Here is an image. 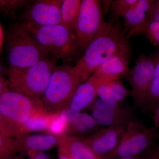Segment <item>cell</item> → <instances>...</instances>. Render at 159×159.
<instances>
[{
	"mask_svg": "<svg viewBox=\"0 0 159 159\" xmlns=\"http://www.w3.org/2000/svg\"><path fill=\"white\" fill-rule=\"evenodd\" d=\"M138 0H114L111 1L109 8L114 20L123 16Z\"/></svg>",
	"mask_w": 159,
	"mask_h": 159,
	"instance_id": "cell-25",
	"label": "cell"
},
{
	"mask_svg": "<svg viewBox=\"0 0 159 159\" xmlns=\"http://www.w3.org/2000/svg\"><path fill=\"white\" fill-rule=\"evenodd\" d=\"M101 84L93 75L89 77L85 82L77 87L71 99L69 108L77 111L89 108L98 98L97 89Z\"/></svg>",
	"mask_w": 159,
	"mask_h": 159,
	"instance_id": "cell-17",
	"label": "cell"
},
{
	"mask_svg": "<svg viewBox=\"0 0 159 159\" xmlns=\"http://www.w3.org/2000/svg\"><path fill=\"white\" fill-rule=\"evenodd\" d=\"M84 82L74 66H57L51 74L43 96L44 108L48 114L59 113L69 108L77 87Z\"/></svg>",
	"mask_w": 159,
	"mask_h": 159,
	"instance_id": "cell-4",
	"label": "cell"
},
{
	"mask_svg": "<svg viewBox=\"0 0 159 159\" xmlns=\"http://www.w3.org/2000/svg\"><path fill=\"white\" fill-rule=\"evenodd\" d=\"M89 108L92 116L99 126H126L134 119L130 109L111 100L97 98Z\"/></svg>",
	"mask_w": 159,
	"mask_h": 159,
	"instance_id": "cell-10",
	"label": "cell"
},
{
	"mask_svg": "<svg viewBox=\"0 0 159 159\" xmlns=\"http://www.w3.org/2000/svg\"><path fill=\"white\" fill-rule=\"evenodd\" d=\"M131 52L114 54L101 65L93 74L101 84L112 80L125 78L129 68Z\"/></svg>",
	"mask_w": 159,
	"mask_h": 159,
	"instance_id": "cell-14",
	"label": "cell"
},
{
	"mask_svg": "<svg viewBox=\"0 0 159 159\" xmlns=\"http://www.w3.org/2000/svg\"><path fill=\"white\" fill-rule=\"evenodd\" d=\"M31 159H50L48 154L43 151H39Z\"/></svg>",
	"mask_w": 159,
	"mask_h": 159,
	"instance_id": "cell-31",
	"label": "cell"
},
{
	"mask_svg": "<svg viewBox=\"0 0 159 159\" xmlns=\"http://www.w3.org/2000/svg\"><path fill=\"white\" fill-rule=\"evenodd\" d=\"M129 52H131V48L125 31L121 23L117 22L89 44L74 67L85 82L91 74L114 54Z\"/></svg>",
	"mask_w": 159,
	"mask_h": 159,
	"instance_id": "cell-1",
	"label": "cell"
},
{
	"mask_svg": "<svg viewBox=\"0 0 159 159\" xmlns=\"http://www.w3.org/2000/svg\"><path fill=\"white\" fill-rule=\"evenodd\" d=\"M0 132L6 136L13 139L11 129L0 112Z\"/></svg>",
	"mask_w": 159,
	"mask_h": 159,
	"instance_id": "cell-29",
	"label": "cell"
},
{
	"mask_svg": "<svg viewBox=\"0 0 159 159\" xmlns=\"http://www.w3.org/2000/svg\"><path fill=\"white\" fill-rule=\"evenodd\" d=\"M159 105V61L157 63L153 80L144 107L147 110L154 111Z\"/></svg>",
	"mask_w": 159,
	"mask_h": 159,
	"instance_id": "cell-22",
	"label": "cell"
},
{
	"mask_svg": "<svg viewBox=\"0 0 159 159\" xmlns=\"http://www.w3.org/2000/svg\"><path fill=\"white\" fill-rule=\"evenodd\" d=\"M151 21L159 22V0L153 1L148 11L146 23Z\"/></svg>",
	"mask_w": 159,
	"mask_h": 159,
	"instance_id": "cell-28",
	"label": "cell"
},
{
	"mask_svg": "<svg viewBox=\"0 0 159 159\" xmlns=\"http://www.w3.org/2000/svg\"><path fill=\"white\" fill-rule=\"evenodd\" d=\"M152 159H157V158L156 156H154L153 158H152Z\"/></svg>",
	"mask_w": 159,
	"mask_h": 159,
	"instance_id": "cell-37",
	"label": "cell"
},
{
	"mask_svg": "<svg viewBox=\"0 0 159 159\" xmlns=\"http://www.w3.org/2000/svg\"><path fill=\"white\" fill-rule=\"evenodd\" d=\"M100 1L82 0L77 20L76 35L80 51H84L95 38L111 25L105 22Z\"/></svg>",
	"mask_w": 159,
	"mask_h": 159,
	"instance_id": "cell-8",
	"label": "cell"
},
{
	"mask_svg": "<svg viewBox=\"0 0 159 159\" xmlns=\"http://www.w3.org/2000/svg\"><path fill=\"white\" fill-rule=\"evenodd\" d=\"M60 115L67 124L66 134L70 135L84 139L83 136H89L101 128L93 116L87 113L68 108Z\"/></svg>",
	"mask_w": 159,
	"mask_h": 159,
	"instance_id": "cell-13",
	"label": "cell"
},
{
	"mask_svg": "<svg viewBox=\"0 0 159 159\" xmlns=\"http://www.w3.org/2000/svg\"><path fill=\"white\" fill-rule=\"evenodd\" d=\"M140 155H139L134 156L125 157L121 158L119 159H148L147 158H145L142 157H140Z\"/></svg>",
	"mask_w": 159,
	"mask_h": 159,
	"instance_id": "cell-34",
	"label": "cell"
},
{
	"mask_svg": "<svg viewBox=\"0 0 159 159\" xmlns=\"http://www.w3.org/2000/svg\"><path fill=\"white\" fill-rule=\"evenodd\" d=\"M61 1H35L25 11L24 17L25 22L41 27L59 25L61 22Z\"/></svg>",
	"mask_w": 159,
	"mask_h": 159,
	"instance_id": "cell-11",
	"label": "cell"
},
{
	"mask_svg": "<svg viewBox=\"0 0 159 159\" xmlns=\"http://www.w3.org/2000/svg\"><path fill=\"white\" fill-rule=\"evenodd\" d=\"M97 94L99 98L120 103L131 95V92L120 80H116L99 85Z\"/></svg>",
	"mask_w": 159,
	"mask_h": 159,
	"instance_id": "cell-19",
	"label": "cell"
},
{
	"mask_svg": "<svg viewBox=\"0 0 159 159\" xmlns=\"http://www.w3.org/2000/svg\"><path fill=\"white\" fill-rule=\"evenodd\" d=\"M81 2L80 0H63L61 6V25L76 34Z\"/></svg>",
	"mask_w": 159,
	"mask_h": 159,
	"instance_id": "cell-20",
	"label": "cell"
},
{
	"mask_svg": "<svg viewBox=\"0 0 159 159\" xmlns=\"http://www.w3.org/2000/svg\"><path fill=\"white\" fill-rule=\"evenodd\" d=\"M155 126L147 127L134 119L126 125L116 148L102 157L103 159H119L139 155L154 143L157 137Z\"/></svg>",
	"mask_w": 159,
	"mask_h": 159,
	"instance_id": "cell-6",
	"label": "cell"
},
{
	"mask_svg": "<svg viewBox=\"0 0 159 159\" xmlns=\"http://www.w3.org/2000/svg\"><path fill=\"white\" fill-rule=\"evenodd\" d=\"M19 151L34 150L44 151L51 149L57 145V137L51 134H28L15 139Z\"/></svg>",
	"mask_w": 159,
	"mask_h": 159,
	"instance_id": "cell-18",
	"label": "cell"
},
{
	"mask_svg": "<svg viewBox=\"0 0 159 159\" xmlns=\"http://www.w3.org/2000/svg\"></svg>",
	"mask_w": 159,
	"mask_h": 159,
	"instance_id": "cell-40",
	"label": "cell"
},
{
	"mask_svg": "<svg viewBox=\"0 0 159 159\" xmlns=\"http://www.w3.org/2000/svg\"><path fill=\"white\" fill-rule=\"evenodd\" d=\"M59 159H71L68 157L59 154Z\"/></svg>",
	"mask_w": 159,
	"mask_h": 159,
	"instance_id": "cell-36",
	"label": "cell"
},
{
	"mask_svg": "<svg viewBox=\"0 0 159 159\" xmlns=\"http://www.w3.org/2000/svg\"><path fill=\"white\" fill-rule=\"evenodd\" d=\"M57 60L51 57L28 67L9 68L7 72L9 90L30 98L41 99L57 67Z\"/></svg>",
	"mask_w": 159,
	"mask_h": 159,
	"instance_id": "cell-3",
	"label": "cell"
},
{
	"mask_svg": "<svg viewBox=\"0 0 159 159\" xmlns=\"http://www.w3.org/2000/svg\"><path fill=\"white\" fill-rule=\"evenodd\" d=\"M146 34L151 43L155 46H159V22L151 21L145 24L143 34Z\"/></svg>",
	"mask_w": 159,
	"mask_h": 159,
	"instance_id": "cell-26",
	"label": "cell"
},
{
	"mask_svg": "<svg viewBox=\"0 0 159 159\" xmlns=\"http://www.w3.org/2000/svg\"><path fill=\"white\" fill-rule=\"evenodd\" d=\"M6 83L4 81L2 77L0 78V96L2 95L3 93L8 90L6 88Z\"/></svg>",
	"mask_w": 159,
	"mask_h": 159,
	"instance_id": "cell-33",
	"label": "cell"
},
{
	"mask_svg": "<svg viewBox=\"0 0 159 159\" xmlns=\"http://www.w3.org/2000/svg\"><path fill=\"white\" fill-rule=\"evenodd\" d=\"M18 151L15 140L0 132V159H11Z\"/></svg>",
	"mask_w": 159,
	"mask_h": 159,
	"instance_id": "cell-24",
	"label": "cell"
},
{
	"mask_svg": "<svg viewBox=\"0 0 159 159\" xmlns=\"http://www.w3.org/2000/svg\"><path fill=\"white\" fill-rule=\"evenodd\" d=\"M49 114L44 108L43 102L37 105L24 125L25 133L31 131L47 130Z\"/></svg>",
	"mask_w": 159,
	"mask_h": 159,
	"instance_id": "cell-21",
	"label": "cell"
},
{
	"mask_svg": "<svg viewBox=\"0 0 159 159\" xmlns=\"http://www.w3.org/2000/svg\"></svg>",
	"mask_w": 159,
	"mask_h": 159,
	"instance_id": "cell-39",
	"label": "cell"
},
{
	"mask_svg": "<svg viewBox=\"0 0 159 159\" xmlns=\"http://www.w3.org/2000/svg\"><path fill=\"white\" fill-rule=\"evenodd\" d=\"M4 41V32L2 26L0 24V54L2 52L3 43Z\"/></svg>",
	"mask_w": 159,
	"mask_h": 159,
	"instance_id": "cell-32",
	"label": "cell"
},
{
	"mask_svg": "<svg viewBox=\"0 0 159 159\" xmlns=\"http://www.w3.org/2000/svg\"><path fill=\"white\" fill-rule=\"evenodd\" d=\"M126 126L101 128L82 140L97 155L102 157L116 148Z\"/></svg>",
	"mask_w": 159,
	"mask_h": 159,
	"instance_id": "cell-12",
	"label": "cell"
},
{
	"mask_svg": "<svg viewBox=\"0 0 159 159\" xmlns=\"http://www.w3.org/2000/svg\"><path fill=\"white\" fill-rule=\"evenodd\" d=\"M3 68L2 65L1 63L0 62V78L2 77V74H3Z\"/></svg>",
	"mask_w": 159,
	"mask_h": 159,
	"instance_id": "cell-35",
	"label": "cell"
},
{
	"mask_svg": "<svg viewBox=\"0 0 159 159\" xmlns=\"http://www.w3.org/2000/svg\"><path fill=\"white\" fill-rule=\"evenodd\" d=\"M158 61H159V54L158 55Z\"/></svg>",
	"mask_w": 159,
	"mask_h": 159,
	"instance_id": "cell-38",
	"label": "cell"
},
{
	"mask_svg": "<svg viewBox=\"0 0 159 159\" xmlns=\"http://www.w3.org/2000/svg\"><path fill=\"white\" fill-rule=\"evenodd\" d=\"M59 154L71 159H103L83 141V138L64 134L57 136Z\"/></svg>",
	"mask_w": 159,
	"mask_h": 159,
	"instance_id": "cell-16",
	"label": "cell"
},
{
	"mask_svg": "<svg viewBox=\"0 0 159 159\" xmlns=\"http://www.w3.org/2000/svg\"><path fill=\"white\" fill-rule=\"evenodd\" d=\"M155 127L159 128V105L154 111V115L152 117Z\"/></svg>",
	"mask_w": 159,
	"mask_h": 159,
	"instance_id": "cell-30",
	"label": "cell"
},
{
	"mask_svg": "<svg viewBox=\"0 0 159 159\" xmlns=\"http://www.w3.org/2000/svg\"><path fill=\"white\" fill-rule=\"evenodd\" d=\"M7 57L10 69L28 67L52 57L22 23L15 24L7 36ZM54 58V57H53Z\"/></svg>",
	"mask_w": 159,
	"mask_h": 159,
	"instance_id": "cell-2",
	"label": "cell"
},
{
	"mask_svg": "<svg viewBox=\"0 0 159 159\" xmlns=\"http://www.w3.org/2000/svg\"><path fill=\"white\" fill-rule=\"evenodd\" d=\"M154 0H138L123 16L124 29L128 31L127 38L143 34L147 14Z\"/></svg>",
	"mask_w": 159,
	"mask_h": 159,
	"instance_id": "cell-15",
	"label": "cell"
},
{
	"mask_svg": "<svg viewBox=\"0 0 159 159\" xmlns=\"http://www.w3.org/2000/svg\"><path fill=\"white\" fill-rule=\"evenodd\" d=\"M67 124L59 113L49 114L47 130L53 135L57 136L66 134Z\"/></svg>",
	"mask_w": 159,
	"mask_h": 159,
	"instance_id": "cell-23",
	"label": "cell"
},
{
	"mask_svg": "<svg viewBox=\"0 0 159 159\" xmlns=\"http://www.w3.org/2000/svg\"><path fill=\"white\" fill-rule=\"evenodd\" d=\"M158 61V55H141L124 78L130 84L135 108L145 105Z\"/></svg>",
	"mask_w": 159,
	"mask_h": 159,
	"instance_id": "cell-9",
	"label": "cell"
},
{
	"mask_svg": "<svg viewBox=\"0 0 159 159\" xmlns=\"http://www.w3.org/2000/svg\"><path fill=\"white\" fill-rule=\"evenodd\" d=\"M22 24L55 59L70 58L80 51L77 35L61 24L43 27L25 22Z\"/></svg>",
	"mask_w": 159,
	"mask_h": 159,
	"instance_id": "cell-5",
	"label": "cell"
},
{
	"mask_svg": "<svg viewBox=\"0 0 159 159\" xmlns=\"http://www.w3.org/2000/svg\"><path fill=\"white\" fill-rule=\"evenodd\" d=\"M27 3L26 1H0V9L11 11L23 7Z\"/></svg>",
	"mask_w": 159,
	"mask_h": 159,
	"instance_id": "cell-27",
	"label": "cell"
},
{
	"mask_svg": "<svg viewBox=\"0 0 159 159\" xmlns=\"http://www.w3.org/2000/svg\"><path fill=\"white\" fill-rule=\"evenodd\" d=\"M43 102L8 89L0 96V112L11 129L14 140L25 133L24 125L34 109Z\"/></svg>",
	"mask_w": 159,
	"mask_h": 159,
	"instance_id": "cell-7",
	"label": "cell"
}]
</instances>
